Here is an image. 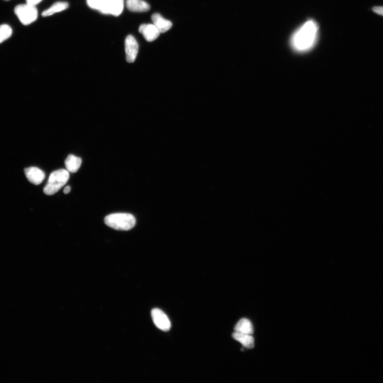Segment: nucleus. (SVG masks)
Wrapping results in <instances>:
<instances>
[{"instance_id": "6e6552de", "label": "nucleus", "mask_w": 383, "mask_h": 383, "mask_svg": "<svg viewBox=\"0 0 383 383\" xmlns=\"http://www.w3.org/2000/svg\"><path fill=\"white\" fill-rule=\"evenodd\" d=\"M24 171L28 180L33 184L38 185L44 180L45 174L40 169L32 167L25 169Z\"/></svg>"}, {"instance_id": "dca6fc26", "label": "nucleus", "mask_w": 383, "mask_h": 383, "mask_svg": "<svg viewBox=\"0 0 383 383\" xmlns=\"http://www.w3.org/2000/svg\"><path fill=\"white\" fill-rule=\"evenodd\" d=\"M12 34V30L10 26L2 25L0 26V44L9 38Z\"/></svg>"}, {"instance_id": "9b49d317", "label": "nucleus", "mask_w": 383, "mask_h": 383, "mask_svg": "<svg viewBox=\"0 0 383 383\" xmlns=\"http://www.w3.org/2000/svg\"><path fill=\"white\" fill-rule=\"evenodd\" d=\"M128 9L132 12H143L150 9V5L143 0H127Z\"/></svg>"}, {"instance_id": "9d476101", "label": "nucleus", "mask_w": 383, "mask_h": 383, "mask_svg": "<svg viewBox=\"0 0 383 383\" xmlns=\"http://www.w3.org/2000/svg\"><path fill=\"white\" fill-rule=\"evenodd\" d=\"M152 20L153 24L157 27L160 33L167 32L172 27L170 21L163 18L159 13H154L152 15Z\"/></svg>"}, {"instance_id": "f3484780", "label": "nucleus", "mask_w": 383, "mask_h": 383, "mask_svg": "<svg viewBox=\"0 0 383 383\" xmlns=\"http://www.w3.org/2000/svg\"><path fill=\"white\" fill-rule=\"evenodd\" d=\"M106 1L107 0H87V3L92 9L100 11L104 7Z\"/></svg>"}, {"instance_id": "1a4fd4ad", "label": "nucleus", "mask_w": 383, "mask_h": 383, "mask_svg": "<svg viewBox=\"0 0 383 383\" xmlns=\"http://www.w3.org/2000/svg\"><path fill=\"white\" fill-rule=\"evenodd\" d=\"M139 32L141 33L147 42H151L160 35L159 29L154 24H142L139 26Z\"/></svg>"}, {"instance_id": "2eb2a0df", "label": "nucleus", "mask_w": 383, "mask_h": 383, "mask_svg": "<svg viewBox=\"0 0 383 383\" xmlns=\"http://www.w3.org/2000/svg\"><path fill=\"white\" fill-rule=\"evenodd\" d=\"M69 4L66 2H58L54 3L48 9L43 11L42 16H50L55 13L64 11L68 8Z\"/></svg>"}, {"instance_id": "6ab92c4d", "label": "nucleus", "mask_w": 383, "mask_h": 383, "mask_svg": "<svg viewBox=\"0 0 383 383\" xmlns=\"http://www.w3.org/2000/svg\"><path fill=\"white\" fill-rule=\"evenodd\" d=\"M42 1V0H26V3L35 6Z\"/></svg>"}, {"instance_id": "0eeeda50", "label": "nucleus", "mask_w": 383, "mask_h": 383, "mask_svg": "<svg viewBox=\"0 0 383 383\" xmlns=\"http://www.w3.org/2000/svg\"><path fill=\"white\" fill-rule=\"evenodd\" d=\"M124 0H107L106 3L100 12L105 14L119 16L124 9Z\"/></svg>"}, {"instance_id": "423d86ee", "label": "nucleus", "mask_w": 383, "mask_h": 383, "mask_svg": "<svg viewBox=\"0 0 383 383\" xmlns=\"http://www.w3.org/2000/svg\"><path fill=\"white\" fill-rule=\"evenodd\" d=\"M125 47L127 61L128 63H132L136 58L139 48L135 38L130 35L128 36L125 39Z\"/></svg>"}, {"instance_id": "7ed1b4c3", "label": "nucleus", "mask_w": 383, "mask_h": 383, "mask_svg": "<svg viewBox=\"0 0 383 383\" xmlns=\"http://www.w3.org/2000/svg\"><path fill=\"white\" fill-rule=\"evenodd\" d=\"M69 178V172L61 169L54 171L50 174L48 183L43 189L47 195H52L57 193L66 184Z\"/></svg>"}, {"instance_id": "4468645a", "label": "nucleus", "mask_w": 383, "mask_h": 383, "mask_svg": "<svg viewBox=\"0 0 383 383\" xmlns=\"http://www.w3.org/2000/svg\"><path fill=\"white\" fill-rule=\"evenodd\" d=\"M237 332L252 335L254 333V327L250 320L246 318L241 319L234 328Z\"/></svg>"}, {"instance_id": "39448f33", "label": "nucleus", "mask_w": 383, "mask_h": 383, "mask_svg": "<svg viewBox=\"0 0 383 383\" xmlns=\"http://www.w3.org/2000/svg\"><path fill=\"white\" fill-rule=\"evenodd\" d=\"M151 316L154 325L160 330L169 331L171 323L167 316L159 309L155 308L151 311Z\"/></svg>"}, {"instance_id": "ddd939ff", "label": "nucleus", "mask_w": 383, "mask_h": 383, "mask_svg": "<svg viewBox=\"0 0 383 383\" xmlns=\"http://www.w3.org/2000/svg\"><path fill=\"white\" fill-rule=\"evenodd\" d=\"M65 164L69 173H75L81 167L82 159L74 155L69 154L65 160Z\"/></svg>"}, {"instance_id": "f257e3e1", "label": "nucleus", "mask_w": 383, "mask_h": 383, "mask_svg": "<svg viewBox=\"0 0 383 383\" xmlns=\"http://www.w3.org/2000/svg\"><path fill=\"white\" fill-rule=\"evenodd\" d=\"M319 27L316 21L309 20L297 29L291 38L293 49L300 53L310 51L315 46L318 38Z\"/></svg>"}, {"instance_id": "412c9836", "label": "nucleus", "mask_w": 383, "mask_h": 383, "mask_svg": "<svg viewBox=\"0 0 383 383\" xmlns=\"http://www.w3.org/2000/svg\"><path fill=\"white\" fill-rule=\"evenodd\" d=\"M4 1H10V0H4Z\"/></svg>"}, {"instance_id": "a211bd4d", "label": "nucleus", "mask_w": 383, "mask_h": 383, "mask_svg": "<svg viewBox=\"0 0 383 383\" xmlns=\"http://www.w3.org/2000/svg\"><path fill=\"white\" fill-rule=\"evenodd\" d=\"M372 10L375 13L383 16V6H374L373 7Z\"/></svg>"}, {"instance_id": "f03ea898", "label": "nucleus", "mask_w": 383, "mask_h": 383, "mask_svg": "<svg viewBox=\"0 0 383 383\" xmlns=\"http://www.w3.org/2000/svg\"><path fill=\"white\" fill-rule=\"evenodd\" d=\"M107 226L117 231H127L135 226L136 220L133 215L128 213H116L107 216L105 218Z\"/></svg>"}, {"instance_id": "aec40b11", "label": "nucleus", "mask_w": 383, "mask_h": 383, "mask_svg": "<svg viewBox=\"0 0 383 383\" xmlns=\"http://www.w3.org/2000/svg\"><path fill=\"white\" fill-rule=\"evenodd\" d=\"M70 190H71V187L69 186H66L64 189V193L65 194H67L70 192Z\"/></svg>"}, {"instance_id": "f8f14e48", "label": "nucleus", "mask_w": 383, "mask_h": 383, "mask_svg": "<svg viewBox=\"0 0 383 383\" xmlns=\"http://www.w3.org/2000/svg\"><path fill=\"white\" fill-rule=\"evenodd\" d=\"M232 337L246 348L253 349L255 346V340L252 335L235 332L233 333Z\"/></svg>"}, {"instance_id": "20e7f679", "label": "nucleus", "mask_w": 383, "mask_h": 383, "mask_svg": "<svg viewBox=\"0 0 383 383\" xmlns=\"http://www.w3.org/2000/svg\"><path fill=\"white\" fill-rule=\"evenodd\" d=\"M14 11L23 25H30L38 17V11L35 6L28 3L15 6Z\"/></svg>"}]
</instances>
